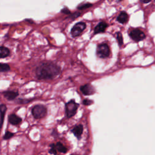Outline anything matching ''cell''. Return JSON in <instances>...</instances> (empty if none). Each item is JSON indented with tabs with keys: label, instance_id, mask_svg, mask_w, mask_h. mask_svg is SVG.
<instances>
[{
	"label": "cell",
	"instance_id": "cell-1",
	"mask_svg": "<svg viewBox=\"0 0 155 155\" xmlns=\"http://www.w3.org/2000/svg\"><path fill=\"white\" fill-rule=\"evenodd\" d=\"M36 75L39 80H51L61 73L59 66L52 63H44L39 65L36 69Z\"/></svg>",
	"mask_w": 155,
	"mask_h": 155
},
{
	"label": "cell",
	"instance_id": "cell-2",
	"mask_svg": "<svg viewBox=\"0 0 155 155\" xmlns=\"http://www.w3.org/2000/svg\"><path fill=\"white\" fill-rule=\"evenodd\" d=\"M78 106L79 105L75 102L74 99H71L65 104V114L68 118H70L75 115Z\"/></svg>",
	"mask_w": 155,
	"mask_h": 155
},
{
	"label": "cell",
	"instance_id": "cell-3",
	"mask_svg": "<svg viewBox=\"0 0 155 155\" xmlns=\"http://www.w3.org/2000/svg\"><path fill=\"white\" fill-rule=\"evenodd\" d=\"M32 114L35 119L42 118L47 115V108L43 105H36L32 110Z\"/></svg>",
	"mask_w": 155,
	"mask_h": 155
},
{
	"label": "cell",
	"instance_id": "cell-4",
	"mask_svg": "<svg viewBox=\"0 0 155 155\" xmlns=\"http://www.w3.org/2000/svg\"><path fill=\"white\" fill-rule=\"evenodd\" d=\"M97 55L101 58H108L110 55V49L109 46L106 43L99 44L97 47Z\"/></svg>",
	"mask_w": 155,
	"mask_h": 155
},
{
	"label": "cell",
	"instance_id": "cell-5",
	"mask_svg": "<svg viewBox=\"0 0 155 155\" xmlns=\"http://www.w3.org/2000/svg\"><path fill=\"white\" fill-rule=\"evenodd\" d=\"M86 28V24L84 22H80L76 23L71 30V35L73 37L76 38L81 35L82 33Z\"/></svg>",
	"mask_w": 155,
	"mask_h": 155
},
{
	"label": "cell",
	"instance_id": "cell-6",
	"mask_svg": "<svg viewBox=\"0 0 155 155\" xmlns=\"http://www.w3.org/2000/svg\"><path fill=\"white\" fill-rule=\"evenodd\" d=\"M129 36L133 40L137 42L144 40L146 37L144 33L139 29H132L129 33Z\"/></svg>",
	"mask_w": 155,
	"mask_h": 155
},
{
	"label": "cell",
	"instance_id": "cell-7",
	"mask_svg": "<svg viewBox=\"0 0 155 155\" xmlns=\"http://www.w3.org/2000/svg\"><path fill=\"white\" fill-rule=\"evenodd\" d=\"M80 90L84 95H92L95 93V88L91 84H87L80 87Z\"/></svg>",
	"mask_w": 155,
	"mask_h": 155
},
{
	"label": "cell",
	"instance_id": "cell-8",
	"mask_svg": "<svg viewBox=\"0 0 155 155\" xmlns=\"http://www.w3.org/2000/svg\"><path fill=\"white\" fill-rule=\"evenodd\" d=\"M108 27V24L106 22H100L94 29V34H98L99 33H103L106 31L107 27Z\"/></svg>",
	"mask_w": 155,
	"mask_h": 155
},
{
	"label": "cell",
	"instance_id": "cell-9",
	"mask_svg": "<svg viewBox=\"0 0 155 155\" xmlns=\"http://www.w3.org/2000/svg\"><path fill=\"white\" fill-rule=\"evenodd\" d=\"M8 121L10 124L13 125H16L20 124L21 123L22 119L15 114H11L9 116Z\"/></svg>",
	"mask_w": 155,
	"mask_h": 155
},
{
	"label": "cell",
	"instance_id": "cell-10",
	"mask_svg": "<svg viewBox=\"0 0 155 155\" xmlns=\"http://www.w3.org/2000/svg\"><path fill=\"white\" fill-rule=\"evenodd\" d=\"M71 132L73 133V135L78 138V139L80 140L83 133L82 125L80 124V125H76L72 130H71Z\"/></svg>",
	"mask_w": 155,
	"mask_h": 155
},
{
	"label": "cell",
	"instance_id": "cell-11",
	"mask_svg": "<svg viewBox=\"0 0 155 155\" xmlns=\"http://www.w3.org/2000/svg\"><path fill=\"white\" fill-rule=\"evenodd\" d=\"M3 95L4 97L7 99L9 101H12L15 99L18 96V93L15 91H5L3 92Z\"/></svg>",
	"mask_w": 155,
	"mask_h": 155
},
{
	"label": "cell",
	"instance_id": "cell-12",
	"mask_svg": "<svg viewBox=\"0 0 155 155\" xmlns=\"http://www.w3.org/2000/svg\"><path fill=\"white\" fill-rule=\"evenodd\" d=\"M7 110V107L5 104L0 105V128H1L4 119L5 112Z\"/></svg>",
	"mask_w": 155,
	"mask_h": 155
},
{
	"label": "cell",
	"instance_id": "cell-13",
	"mask_svg": "<svg viewBox=\"0 0 155 155\" xmlns=\"http://www.w3.org/2000/svg\"><path fill=\"white\" fill-rule=\"evenodd\" d=\"M129 20V15L125 12H122L118 15L117 21L121 24H125Z\"/></svg>",
	"mask_w": 155,
	"mask_h": 155
},
{
	"label": "cell",
	"instance_id": "cell-14",
	"mask_svg": "<svg viewBox=\"0 0 155 155\" xmlns=\"http://www.w3.org/2000/svg\"><path fill=\"white\" fill-rule=\"evenodd\" d=\"M10 51L7 47L0 46V58H4L10 55Z\"/></svg>",
	"mask_w": 155,
	"mask_h": 155
},
{
	"label": "cell",
	"instance_id": "cell-15",
	"mask_svg": "<svg viewBox=\"0 0 155 155\" xmlns=\"http://www.w3.org/2000/svg\"><path fill=\"white\" fill-rule=\"evenodd\" d=\"M55 147H56L57 150H58V152H61V153H65L66 152H67V148H66L62 143H61L59 142H57L56 144H55Z\"/></svg>",
	"mask_w": 155,
	"mask_h": 155
},
{
	"label": "cell",
	"instance_id": "cell-16",
	"mask_svg": "<svg viewBox=\"0 0 155 155\" xmlns=\"http://www.w3.org/2000/svg\"><path fill=\"white\" fill-rule=\"evenodd\" d=\"M10 70V67L8 64L0 63V72H7Z\"/></svg>",
	"mask_w": 155,
	"mask_h": 155
},
{
	"label": "cell",
	"instance_id": "cell-17",
	"mask_svg": "<svg viewBox=\"0 0 155 155\" xmlns=\"http://www.w3.org/2000/svg\"><path fill=\"white\" fill-rule=\"evenodd\" d=\"M116 39H117L119 45L121 46L123 44V37L121 32H118L116 34Z\"/></svg>",
	"mask_w": 155,
	"mask_h": 155
},
{
	"label": "cell",
	"instance_id": "cell-18",
	"mask_svg": "<svg viewBox=\"0 0 155 155\" xmlns=\"http://www.w3.org/2000/svg\"><path fill=\"white\" fill-rule=\"evenodd\" d=\"M92 5L93 4L91 3H86V4L79 5V6L78 7V9L79 10H84V9H86L92 7Z\"/></svg>",
	"mask_w": 155,
	"mask_h": 155
},
{
	"label": "cell",
	"instance_id": "cell-19",
	"mask_svg": "<svg viewBox=\"0 0 155 155\" xmlns=\"http://www.w3.org/2000/svg\"><path fill=\"white\" fill-rule=\"evenodd\" d=\"M14 136V133H12L10 131H6L5 132V135H4L3 136V139L5 140H9L10 139L11 137H12L13 136Z\"/></svg>",
	"mask_w": 155,
	"mask_h": 155
},
{
	"label": "cell",
	"instance_id": "cell-20",
	"mask_svg": "<svg viewBox=\"0 0 155 155\" xmlns=\"http://www.w3.org/2000/svg\"><path fill=\"white\" fill-rule=\"evenodd\" d=\"M50 147H51V149L49 150V153L50 154H55V155L57 154V150L56 147H55V144H52L50 146Z\"/></svg>",
	"mask_w": 155,
	"mask_h": 155
},
{
	"label": "cell",
	"instance_id": "cell-21",
	"mask_svg": "<svg viewBox=\"0 0 155 155\" xmlns=\"http://www.w3.org/2000/svg\"><path fill=\"white\" fill-rule=\"evenodd\" d=\"M81 14L80 12H75V13H73L72 15H70L69 18H72V19L74 20L75 18H76L78 17V16H81Z\"/></svg>",
	"mask_w": 155,
	"mask_h": 155
},
{
	"label": "cell",
	"instance_id": "cell-22",
	"mask_svg": "<svg viewBox=\"0 0 155 155\" xmlns=\"http://www.w3.org/2000/svg\"><path fill=\"white\" fill-rule=\"evenodd\" d=\"M93 103V101L89 100V99H84V101H83V104L85 105V106H89V105H91Z\"/></svg>",
	"mask_w": 155,
	"mask_h": 155
},
{
	"label": "cell",
	"instance_id": "cell-23",
	"mask_svg": "<svg viewBox=\"0 0 155 155\" xmlns=\"http://www.w3.org/2000/svg\"><path fill=\"white\" fill-rule=\"evenodd\" d=\"M61 12L63 13H65L66 15H70L71 14L70 11L67 7H65V8L61 10Z\"/></svg>",
	"mask_w": 155,
	"mask_h": 155
},
{
	"label": "cell",
	"instance_id": "cell-24",
	"mask_svg": "<svg viewBox=\"0 0 155 155\" xmlns=\"http://www.w3.org/2000/svg\"><path fill=\"white\" fill-rule=\"evenodd\" d=\"M151 1H142V3H150Z\"/></svg>",
	"mask_w": 155,
	"mask_h": 155
}]
</instances>
